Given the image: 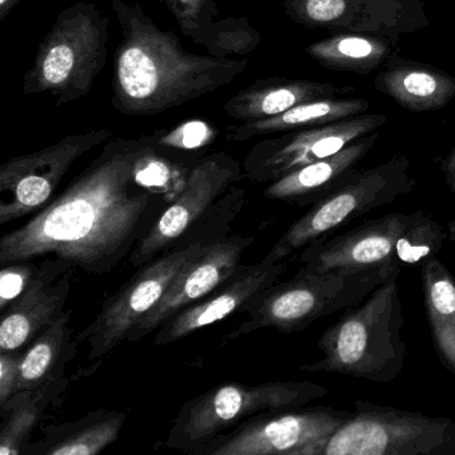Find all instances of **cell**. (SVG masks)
Masks as SVG:
<instances>
[{"mask_svg":"<svg viewBox=\"0 0 455 455\" xmlns=\"http://www.w3.org/2000/svg\"><path fill=\"white\" fill-rule=\"evenodd\" d=\"M126 422L124 411L97 410L76 422L44 427V438L26 444L22 454L97 455L119 438Z\"/></svg>","mask_w":455,"mask_h":455,"instance_id":"7402d4cb","label":"cell"},{"mask_svg":"<svg viewBox=\"0 0 455 455\" xmlns=\"http://www.w3.org/2000/svg\"><path fill=\"white\" fill-rule=\"evenodd\" d=\"M218 130L206 121L191 119L167 132H154V145L161 150L194 153L209 148L217 140Z\"/></svg>","mask_w":455,"mask_h":455,"instance_id":"4dcf8cb0","label":"cell"},{"mask_svg":"<svg viewBox=\"0 0 455 455\" xmlns=\"http://www.w3.org/2000/svg\"><path fill=\"white\" fill-rule=\"evenodd\" d=\"M23 350L0 351V406L15 394Z\"/></svg>","mask_w":455,"mask_h":455,"instance_id":"836d02e7","label":"cell"},{"mask_svg":"<svg viewBox=\"0 0 455 455\" xmlns=\"http://www.w3.org/2000/svg\"><path fill=\"white\" fill-rule=\"evenodd\" d=\"M370 108L364 98L332 97L310 100L290 108L286 113L260 121L243 122L228 127V140L244 142L260 135L275 132H299L313 127L337 124L353 116H362Z\"/></svg>","mask_w":455,"mask_h":455,"instance_id":"603a6c76","label":"cell"},{"mask_svg":"<svg viewBox=\"0 0 455 455\" xmlns=\"http://www.w3.org/2000/svg\"><path fill=\"white\" fill-rule=\"evenodd\" d=\"M446 177L447 186H449L450 191L452 194H455V172H449V174H444Z\"/></svg>","mask_w":455,"mask_h":455,"instance_id":"8d00e7d4","label":"cell"},{"mask_svg":"<svg viewBox=\"0 0 455 455\" xmlns=\"http://www.w3.org/2000/svg\"><path fill=\"white\" fill-rule=\"evenodd\" d=\"M204 246L198 242L159 255L103 302L94 321L76 335V342L89 343L90 361H100L127 340L132 330L158 305L175 276Z\"/></svg>","mask_w":455,"mask_h":455,"instance_id":"30bf717a","label":"cell"},{"mask_svg":"<svg viewBox=\"0 0 455 455\" xmlns=\"http://www.w3.org/2000/svg\"><path fill=\"white\" fill-rule=\"evenodd\" d=\"M242 177L243 166L228 154H210L196 161L180 196L164 209L129 255L132 266L143 267L159 255L180 247L186 234Z\"/></svg>","mask_w":455,"mask_h":455,"instance_id":"7c38bea8","label":"cell"},{"mask_svg":"<svg viewBox=\"0 0 455 455\" xmlns=\"http://www.w3.org/2000/svg\"><path fill=\"white\" fill-rule=\"evenodd\" d=\"M286 267V260L267 262L262 259L255 265H242L214 291L167 319L156 330L154 345L177 342L215 322L228 318L231 314L239 313L251 298L275 284Z\"/></svg>","mask_w":455,"mask_h":455,"instance_id":"e0dca14e","label":"cell"},{"mask_svg":"<svg viewBox=\"0 0 455 455\" xmlns=\"http://www.w3.org/2000/svg\"><path fill=\"white\" fill-rule=\"evenodd\" d=\"M347 92L322 82L274 76L260 79L234 95L226 103L225 113L241 124L260 121L286 113L302 103L321 98L342 97Z\"/></svg>","mask_w":455,"mask_h":455,"instance_id":"44dd1931","label":"cell"},{"mask_svg":"<svg viewBox=\"0 0 455 455\" xmlns=\"http://www.w3.org/2000/svg\"><path fill=\"white\" fill-rule=\"evenodd\" d=\"M194 164L188 166L182 161L172 158L167 151L154 145L150 135V142L135 164V180L148 190L162 194L172 204L186 188Z\"/></svg>","mask_w":455,"mask_h":455,"instance_id":"83f0119b","label":"cell"},{"mask_svg":"<svg viewBox=\"0 0 455 455\" xmlns=\"http://www.w3.org/2000/svg\"><path fill=\"white\" fill-rule=\"evenodd\" d=\"M351 412L331 407H287L249 418L196 449L198 455H306Z\"/></svg>","mask_w":455,"mask_h":455,"instance_id":"9c48e42d","label":"cell"},{"mask_svg":"<svg viewBox=\"0 0 455 455\" xmlns=\"http://www.w3.org/2000/svg\"><path fill=\"white\" fill-rule=\"evenodd\" d=\"M121 28L114 55V108L124 116H156L180 108L235 81L243 60H218L188 52L172 31H164L140 4L113 0Z\"/></svg>","mask_w":455,"mask_h":455,"instance_id":"7a4b0ae2","label":"cell"},{"mask_svg":"<svg viewBox=\"0 0 455 455\" xmlns=\"http://www.w3.org/2000/svg\"><path fill=\"white\" fill-rule=\"evenodd\" d=\"M113 137L108 129L90 130L2 164L0 223L7 225L47 206L71 166Z\"/></svg>","mask_w":455,"mask_h":455,"instance_id":"8fae6325","label":"cell"},{"mask_svg":"<svg viewBox=\"0 0 455 455\" xmlns=\"http://www.w3.org/2000/svg\"><path fill=\"white\" fill-rule=\"evenodd\" d=\"M110 20L95 4L79 2L60 12L23 78V94L52 95L55 105L92 92L108 62Z\"/></svg>","mask_w":455,"mask_h":455,"instance_id":"5b68a950","label":"cell"},{"mask_svg":"<svg viewBox=\"0 0 455 455\" xmlns=\"http://www.w3.org/2000/svg\"><path fill=\"white\" fill-rule=\"evenodd\" d=\"M398 271L399 265L327 273L302 266L290 281L276 282L251 298L239 311L249 318L225 335L223 342L262 329H275L284 334L302 331L323 316L358 305Z\"/></svg>","mask_w":455,"mask_h":455,"instance_id":"277c9868","label":"cell"},{"mask_svg":"<svg viewBox=\"0 0 455 455\" xmlns=\"http://www.w3.org/2000/svg\"><path fill=\"white\" fill-rule=\"evenodd\" d=\"M410 170L411 162L404 154H395L371 169L355 170L342 185L292 223L263 259L286 260L298 250L324 241L362 215L411 193L417 180Z\"/></svg>","mask_w":455,"mask_h":455,"instance_id":"8992f818","label":"cell"},{"mask_svg":"<svg viewBox=\"0 0 455 455\" xmlns=\"http://www.w3.org/2000/svg\"><path fill=\"white\" fill-rule=\"evenodd\" d=\"M262 44V34L244 17H228L207 26L196 44L218 60H236L252 54Z\"/></svg>","mask_w":455,"mask_h":455,"instance_id":"f546056e","label":"cell"},{"mask_svg":"<svg viewBox=\"0 0 455 455\" xmlns=\"http://www.w3.org/2000/svg\"><path fill=\"white\" fill-rule=\"evenodd\" d=\"M379 130H377L371 134L358 138L327 158L306 164L278 180H274L266 188V198L300 207L316 204L355 172L359 162L371 151L379 140Z\"/></svg>","mask_w":455,"mask_h":455,"instance_id":"d6986e66","label":"cell"},{"mask_svg":"<svg viewBox=\"0 0 455 455\" xmlns=\"http://www.w3.org/2000/svg\"><path fill=\"white\" fill-rule=\"evenodd\" d=\"M20 2L22 0H0V22L4 23Z\"/></svg>","mask_w":455,"mask_h":455,"instance_id":"e575fe53","label":"cell"},{"mask_svg":"<svg viewBox=\"0 0 455 455\" xmlns=\"http://www.w3.org/2000/svg\"><path fill=\"white\" fill-rule=\"evenodd\" d=\"M442 172L444 174H449V172H455V148L450 151L449 156L443 159L441 164Z\"/></svg>","mask_w":455,"mask_h":455,"instance_id":"d590c367","label":"cell"},{"mask_svg":"<svg viewBox=\"0 0 455 455\" xmlns=\"http://www.w3.org/2000/svg\"><path fill=\"white\" fill-rule=\"evenodd\" d=\"M398 49V42L385 36L337 33L306 47V54L327 70L369 76Z\"/></svg>","mask_w":455,"mask_h":455,"instance_id":"cb8c5ba5","label":"cell"},{"mask_svg":"<svg viewBox=\"0 0 455 455\" xmlns=\"http://www.w3.org/2000/svg\"><path fill=\"white\" fill-rule=\"evenodd\" d=\"M327 394L326 387L310 380H276L255 386L225 383L180 409L164 446L193 454L249 418L271 410L305 406Z\"/></svg>","mask_w":455,"mask_h":455,"instance_id":"ba28073f","label":"cell"},{"mask_svg":"<svg viewBox=\"0 0 455 455\" xmlns=\"http://www.w3.org/2000/svg\"><path fill=\"white\" fill-rule=\"evenodd\" d=\"M71 310L65 311L23 350L15 393L33 390L63 375L78 345L76 340L71 342Z\"/></svg>","mask_w":455,"mask_h":455,"instance_id":"484cf974","label":"cell"},{"mask_svg":"<svg viewBox=\"0 0 455 455\" xmlns=\"http://www.w3.org/2000/svg\"><path fill=\"white\" fill-rule=\"evenodd\" d=\"M41 270L31 260L4 266L0 271V313H4L30 287Z\"/></svg>","mask_w":455,"mask_h":455,"instance_id":"d6a6232c","label":"cell"},{"mask_svg":"<svg viewBox=\"0 0 455 455\" xmlns=\"http://www.w3.org/2000/svg\"><path fill=\"white\" fill-rule=\"evenodd\" d=\"M306 455H455V422L355 401L350 417Z\"/></svg>","mask_w":455,"mask_h":455,"instance_id":"52a82bcc","label":"cell"},{"mask_svg":"<svg viewBox=\"0 0 455 455\" xmlns=\"http://www.w3.org/2000/svg\"><path fill=\"white\" fill-rule=\"evenodd\" d=\"M423 299L439 361L455 377V279L434 257L422 265Z\"/></svg>","mask_w":455,"mask_h":455,"instance_id":"d4e9b609","label":"cell"},{"mask_svg":"<svg viewBox=\"0 0 455 455\" xmlns=\"http://www.w3.org/2000/svg\"><path fill=\"white\" fill-rule=\"evenodd\" d=\"M68 385L65 375L52 378L33 390L17 391L0 412L4 426L0 430V455H20L28 443L34 427L44 417L46 407Z\"/></svg>","mask_w":455,"mask_h":455,"instance_id":"4316f807","label":"cell"},{"mask_svg":"<svg viewBox=\"0 0 455 455\" xmlns=\"http://www.w3.org/2000/svg\"><path fill=\"white\" fill-rule=\"evenodd\" d=\"M283 9L302 28L385 36L398 44L431 23L423 0H284Z\"/></svg>","mask_w":455,"mask_h":455,"instance_id":"4fadbf2b","label":"cell"},{"mask_svg":"<svg viewBox=\"0 0 455 455\" xmlns=\"http://www.w3.org/2000/svg\"><path fill=\"white\" fill-rule=\"evenodd\" d=\"M186 38L196 44L202 31L217 20L218 0H164Z\"/></svg>","mask_w":455,"mask_h":455,"instance_id":"1f68e13d","label":"cell"},{"mask_svg":"<svg viewBox=\"0 0 455 455\" xmlns=\"http://www.w3.org/2000/svg\"><path fill=\"white\" fill-rule=\"evenodd\" d=\"M380 94L412 113H430L455 100V76L427 63L393 55L374 79Z\"/></svg>","mask_w":455,"mask_h":455,"instance_id":"ffe728a7","label":"cell"},{"mask_svg":"<svg viewBox=\"0 0 455 455\" xmlns=\"http://www.w3.org/2000/svg\"><path fill=\"white\" fill-rule=\"evenodd\" d=\"M399 274L329 327L316 342L323 358L303 364L300 370L350 375L374 383L396 379L406 362Z\"/></svg>","mask_w":455,"mask_h":455,"instance_id":"3957f363","label":"cell"},{"mask_svg":"<svg viewBox=\"0 0 455 455\" xmlns=\"http://www.w3.org/2000/svg\"><path fill=\"white\" fill-rule=\"evenodd\" d=\"M449 231L422 210L409 214V222L395 244V259L401 267L422 266L436 257L450 241Z\"/></svg>","mask_w":455,"mask_h":455,"instance_id":"f1b7e54d","label":"cell"},{"mask_svg":"<svg viewBox=\"0 0 455 455\" xmlns=\"http://www.w3.org/2000/svg\"><path fill=\"white\" fill-rule=\"evenodd\" d=\"M150 135L111 138L100 156L26 225L0 239V263L44 255L89 274H108L145 238L169 202L135 180Z\"/></svg>","mask_w":455,"mask_h":455,"instance_id":"6da1fadb","label":"cell"},{"mask_svg":"<svg viewBox=\"0 0 455 455\" xmlns=\"http://www.w3.org/2000/svg\"><path fill=\"white\" fill-rule=\"evenodd\" d=\"M409 222V214L391 212L362 223L348 233L316 242L303 249L300 262L308 270L361 271L398 265L395 244Z\"/></svg>","mask_w":455,"mask_h":455,"instance_id":"2e32d148","label":"cell"},{"mask_svg":"<svg viewBox=\"0 0 455 455\" xmlns=\"http://www.w3.org/2000/svg\"><path fill=\"white\" fill-rule=\"evenodd\" d=\"M385 114H362L337 124L260 140L243 161V177L254 183L278 180L306 164L327 158L358 138L380 130Z\"/></svg>","mask_w":455,"mask_h":455,"instance_id":"5bb4252c","label":"cell"},{"mask_svg":"<svg viewBox=\"0 0 455 455\" xmlns=\"http://www.w3.org/2000/svg\"><path fill=\"white\" fill-rule=\"evenodd\" d=\"M254 243L251 236H223L204 244L164 292L158 305L132 330L127 340L137 342L156 331L167 319L209 295L242 267V255Z\"/></svg>","mask_w":455,"mask_h":455,"instance_id":"9a60e30c","label":"cell"},{"mask_svg":"<svg viewBox=\"0 0 455 455\" xmlns=\"http://www.w3.org/2000/svg\"><path fill=\"white\" fill-rule=\"evenodd\" d=\"M73 267L60 260L42 263L28 290L2 313L0 351L25 350L38 334L65 313Z\"/></svg>","mask_w":455,"mask_h":455,"instance_id":"ac0fdd59","label":"cell"}]
</instances>
